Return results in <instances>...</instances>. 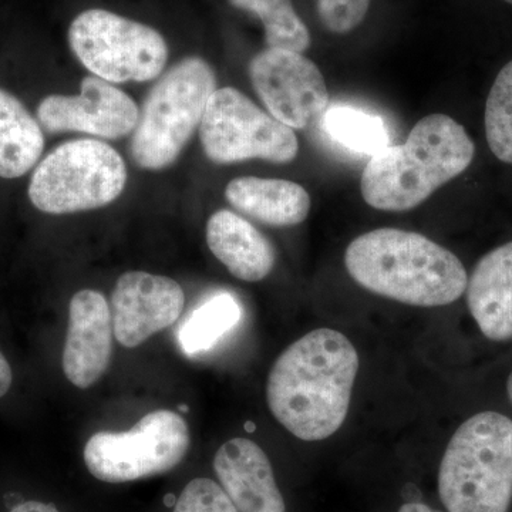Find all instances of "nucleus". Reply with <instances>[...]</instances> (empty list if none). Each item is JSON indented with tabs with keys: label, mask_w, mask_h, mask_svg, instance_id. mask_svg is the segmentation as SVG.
<instances>
[{
	"label": "nucleus",
	"mask_w": 512,
	"mask_h": 512,
	"mask_svg": "<svg viewBox=\"0 0 512 512\" xmlns=\"http://www.w3.org/2000/svg\"><path fill=\"white\" fill-rule=\"evenodd\" d=\"M359 366L357 350L343 333H306L269 372L266 402L272 416L299 440L328 439L348 417Z\"/></svg>",
	"instance_id": "obj_1"
},
{
	"label": "nucleus",
	"mask_w": 512,
	"mask_h": 512,
	"mask_svg": "<svg viewBox=\"0 0 512 512\" xmlns=\"http://www.w3.org/2000/svg\"><path fill=\"white\" fill-rule=\"evenodd\" d=\"M350 278L366 291L419 308L450 305L464 295L466 268L433 239L397 228H379L350 242Z\"/></svg>",
	"instance_id": "obj_2"
},
{
	"label": "nucleus",
	"mask_w": 512,
	"mask_h": 512,
	"mask_svg": "<svg viewBox=\"0 0 512 512\" xmlns=\"http://www.w3.org/2000/svg\"><path fill=\"white\" fill-rule=\"evenodd\" d=\"M474 154L466 128L446 114H430L413 127L406 143L370 158L360 181L363 200L379 211L413 210L463 174Z\"/></svg>",
	"instance_id": "obj_3"
},
{
	"label": "nucleus",
	"mask_w": 512,
	"mask_h": 512,
	"mask_svg": "<svg viewBox=\"0 0 512 512\" xmlns=\"http://www.w3.org/2000/svg\"><path fill=\"white\" fill-rule=\"evenodd\" d=\"M448 512H508L512 501V420L481 412L448 441L439 471Z\"/></svg>",
	"instance_id": "obj_4"
},
{
	"label": "nucleus",
	"mask_w": 512,
	"mask_h": 512,
	"mask_svg": "<svg viewBox=\"0 0 512 512\" xmlns=\"http://www.w3.org/2000/svg\"><path fill=\"white\" fill-rule=\"evenodd\" d=\"M215 90V72L201 57H185L164 73L144 100L134 128L130 143L134 163L151 171L175 163L200 128Z\"/></svg>",
	"instance_id": "obj_5"
},
{
	"label": "nucleus",
	"mask_w": 512,
	"mask_h": 512,
	"mask_svg": "<svg viewBox=\"0 0 512 512\" xmlns=\"http://www.w3.org/2000/svg\"><path fill=\"white\" fill-rule=\"evenodd\" d=\"M127 167L113 147L82 138L55 148L33 171L29 198L37 210L63 215L97 210L120 197Z\"/></svg>",
	"instance_id": "obj_6"
},
{
	"label": "nucleus",
	"mask_w": 512,
	"mask_h": 512,
	"mask_svg": "<svg viewBox=\"0 0 512 512\" xmlns=\"http://www.w3.org/2000/svg\"><path fill=\"white\" fill-rule=\"evenodd\" d=\"M69 45L93 76L109 83L150 82L168 60L158 30L104 9L84 10L73 20Z\"/></svg>",
	"instance_id": "obj_7"
},
{
	"label": "nucleus",
	"mask_w": 512,
	"mask_h": 512,
	"mask_svg": "<svg viewBox=\"0 0 512 512\" xmlns=\"http://www.w3.org/2000/svg\"><path fill=\"white\" fill-rule=\"evenodd\" d=\"M191 433L187 421L170 410L146 414L133 429L100 431L87 441V470L103 483L121 484L160 476L187 456Z\"/></svg>",
	"instance_id": "obj_8"
},
{
	"label": "nucleus",
	"mask_w": 512,
	"mask_h": 512,
	"mask_svg": "<svg viewBox=\"0 0 512 512\" xmlns=\"http://www.w3.org/2000/svg\"><path fill=\"white\" fill-rule=\"evenodd\" d=\"M200 140L208 160L220 165L255 158L288 164L299 153L295 130L232 87L212 93L202 116Z\"/></svg>",
	"instance_id": "obj_9"
},
{
	"label": "nucleus",
	"mask_w": 512,
	"mask_h": 512,
	"mask_svg": "<svg viewBox=\"0 0 512 512\" xmlns=\"http://www.w3.org/2000/svg\"><path fill=\"white\" fill-rule=\"evenodd\" d=\"M249 77L268 113L292 130H303L328 110L325 77L302 53L268 47L249 63Z\"/></svg>",
	"instance_id": "obj_10"
},
{
	"label": "nucleus",
	"mask_w": 512,
	"mask_h": 512,
	"mask_svg": "<svg viewBox=\"0 0 512 512\" xmlns=\"http://www.w3.org/2000/svg\"><path fill=\"white\" fill-rule=\"evenodd\" d=\"M138 117L136 101L93 74L84 77L79 96L52 94L37 107V121L47 134L77 131L106 140L133 133Z\"/></svg>",
	"instance_id": "obj_11"
},
{
	"label": "nucleus",
	"mask_w": 512,
	"mask_h": 512,
	"mask_svg": "<svg viewBox=\"0 0 512 512\" xmlns=\"http://www.w3.org/2000/svg\"><path fill=\"white\" fill-rule=\"evenodd\" d=\"M185 295L174 279L148 272H126L111 295L114 336L124 348H137L170 328L183 312Z\"/></svg>",
	"instance_id": "obj_12"
},
{
	"label": "nucleus",
	"mask_w": 512,
	"mask_h": 512,
	"mask_svg": "<svg viewBox=\"0 0 512 512\" xmlns=\"http://www.w3.org/2000/svg\"><path fill=\"white\" fill-rule=\"evenodd\" d=\"M113 318L103 293L83 289L69 305L63 372L79 389H89L109 369L113 356Z\"/></svg>",
	"instance_id": "obj_13"
},
{
	"label": "nucleus",
	"mask_w": 512,
	"mask_h": 512,
	"mask_svg": "<svg viewBox=\"0 0 512 512\" xmlns=\"http://www.w3.org/2000/svg\"><path fill=\"white\" fill-rule=\"evenodd\" d=\"M214 471L238 512H286L271 461L255 441L238 437L222 444Z\"/></svg>",
	"instance_id": "obj_14"
},
{
	"label": "nucleus",
	"mask_w": 512,
	"mask_h": 512,
	"mask_svg": "<svg viewBox=\"0 0 512 512\" xmlns=\"http://www.w3.org/2000/svg\"><path fill=\"white\" fill-rule=\"evenodd\" d=\"M467 305L485 338L512 339V241L485 254L467 282Z\"/></svg>",
	"instance_id": "obj_15"
},
{
	"label": "nucleus",
	"mask_w": 512,
	"mask_h": 512,
	"mask_svg": "<svg viewBox=\"0 0 512 512\" xmlns=\"http://www.w3.org/2000/svg\"><path fill=\"white\" fill-rule=\"evenodd\" d=\"M207 244L229 274L241 281H262L274 269V245L235 212L220 210L211 215L207 222Z\"/></svg>",
	"instance_id": "obj_16"
},
{
	"label": "nucleus",
	"mask_w": 512,
	"mask_h": 512,
	"mask_svg": "<svg viewBox=\"0 0 512 512\" xmlns=\"http://www.w3.org/2000/svg\"><path fill=\"white\" fill-rule=\"evenodd\" d=\"M235 210L271 227L302 224L311 212V195L301 184L276 178L239 177L225 188Z\"/></svg>",
	"instance_id": "obj_17"
},
{
	"label": "nucleus",
	"mask_w": 512,
	"mask_h": 512,
	"mask_svg": "<svg viewBox=\"0 0 512 512\" xmlns=\"http://www.w3.org/2000/svg\"><path fill=\"white\" fill-rule=\"evenodd\" d=\"M45 134L13 94L0 89V177L19 178L42 157Z\"/></svg>",
	"instance_id": "obj_18"
},
{
	"label": "nucleus",
	"mask_w": 512,
	"mask_h": 512,
	"mask_svg": "<svg viewBox=\"0 0 512 512\" xmlns=\"http://www.w3.org/2000/svg\"><path fill=\"white\" fill-rule=\"evenodd\" d=\"M242 308L231 293H215L198 305L184 320L178 332L185 355L208 352L241 320Z\"/></svg>",
	"instance_id": "obj_19"
},
{
	"label": "nucleus",
	"mask_w": 512,
	"mask_h": 512,
	"mask_svg": "<svg viewBox=\"0 0 512 512\" xmlns=\"http://www.w3.org/2000/svg\"><path fill=\"white\" fill-rule=\"evenodd\" d=\"M228 2L234 8L252 13L261 20L268 47L303 53L311 46V33L293 8L292 0H228Z\"/></svg>",
	"instance_id": "obj_20"
},
{
	"label": "nucleus",
	"mask_w": 512,
	"mask_h": 512,
	"mask_svg": "<svg viewBox=\"0 0 512 512\" xmlns=\"http://www.w3.org/2000/svg\"><path fill=\"white\" fill-rule=\"evenodd\" d=\"M320 121L325 133L356 153L373 157L390 146L389 131L383 120L365 111L332 107L325 111Z\"/></svg>",
	"instance_id": "obj_21"
},
{
	"label": "nucleus",
	"mask_w": 512,
	"mask_h": 512,
	"mask_svg": "<svg viewBox=\"0 0 512 512\" xmlns=\"http://www.w3.org/2000/svg\"><path fill=\"white\" fill-rule=\"evenodd\" d=\"M484 121L488 147L498 160L512 164V60L491 87Z\"/></svg>",
	"instance_id": "obj_22"
},
{
	"label": "nucleus",
	"mask_w": 512,
	"mask_h": 512,
	"mask_svg": "<svg viewBox=\"0 0 512 512\" xmlns=\"http://www.w3.org/2000/svg\"><path fill=\"white\" fill-rule=\"evenodd\" d=\"M174 512H238L224 488L210 478H195L178 497Z\"/></svg>",
	"instance_id": "obj_23"
},
{
	"label": "nucleus",
	"mask_w": 512,
	"mask_h": 512,
	"mask_svg": "<svg viewBox=\"0 0 512 512\" xmlns=\"http://www.w3.org/2000/svg\"><path fill=\"white\" fill-rule=\"evenodd\" d=\"M372 0H316L322 25L336 35H346L365 20Z\"/></svg>",
	"instance_id": "obj_24"
},
{
	"label": "nucleus",
	"mask_w": 512,
	"mask_h": 512,
	"mask_svg": "<svg viewBox=\"0 0 512 512\" xmlns=\"http://www.w3.org/2000/svg\"><path fill=\"white\" fill-rule=\"evenodd\" d=\"M13 373L10 365L3 353L0 352V399L9 392L12 386Z\"/></svg>",
	"instance_id": "obj_25"
},
{
	"label": "nucleus",
	"mask_w": 512,
	"mask_h": 512,
	"mask_svg": "<svg viewBox=\"0 0 512 512\" xmlns=\"http://www.w3.org/2000/svg\"><path fill=\"white\" fill-rule=\"evenodd\" d=\"M10 512H60L55 505L42 501H25L13 507Z\"/></svg>",
	"instance_id": "obj_26"
},
{
	"label": "nucleus",
	"mask_w": 512,
	"mask_h": 512,
	"mask_svg": "<svg viewBox=\"0 0 512 512\" xmlns=\"http://www.w3.org/2000/svg\"><path fill=\"white\" fill-rule=\"evenodd\" d=\"M399 512H440L433 510L429 505L421 504V503H407L402 505Z\"/></svg>",
	"instance_id": "obj_27"
},
{
	"label": "nucleus",
	"mask_w": 512,
	"mask_h": 512,
	"mask_svg": "<svg viewBox=\"0 0 512 512\" xmlns=\"http://www.w3.org/2000/svg\"><path fill=\"white\" fill-rule=\"evenodd\" d=\"M507 393H508V399H510V402L512 404V373L510 377H508L507 380Z\"/></svg>",
	"instance_id": "obj_28"
},
{
	"label": "nucleus",
	"mask_w": 512,
	"mask_h": 512,
	"mask_svg": "<svg viewBox=\"0 0 512 512\" xmlns=\"http://www.w3.org/2000/svg\"><path fill=\"white\" fill-rule=\"evenodd\" d=\"M504 2L510 3V5H512V0H504Z\"/></svg>",
	"instance_id": "obj_29"
}]
</instances>
